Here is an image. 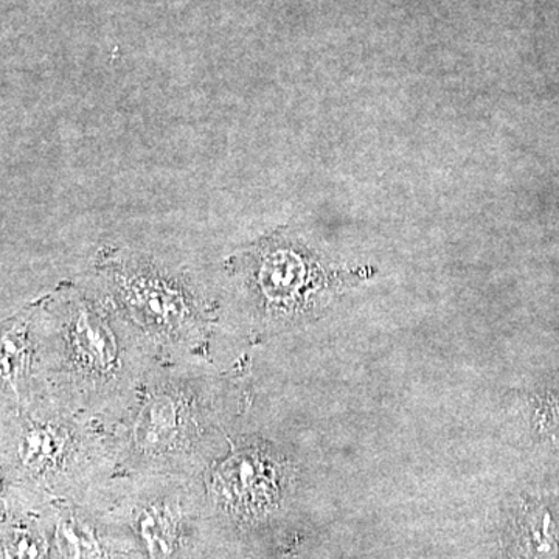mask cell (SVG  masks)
I'll return each mask as SVG.
<instances>
[{
    "label": "cell",
    "mask_w": 559,
    "mask_h": 559,
    "mask_svg": "<svg viewBox=\"0 0 559 559\" xmlns=\"http://www.w3.org/2000/svg\"><path fill=\"white\" fill-rule=\"evenodd\" d=\"M205 385L186 380L154 381L140 400L123 457L142 473L179 474L209 465L212 403Z\"/></svg>",
    "instance_id": "cell-1"
},
{
    "label": "cell",
    "mask_w": 559,
    "mask_h": 559,
    "mask_svg": "<svg viewBox=\"0 0 559 559\" xmlns=\"http://www.w3.org/2000/svg\"><path fill=\"white\" fill-rule=\"evenodd\" d=\"M112 307L153 340L189 342L207 323V311L189 283L146 259L114 257L103 266Z\"/></svg>",
    "instance_id": "cell-2"
},
{
    "label": "cell",
    "mask_w": 559,
    "mask_h": 559,
    "mask_svg": "<svg viewBox=\"0 0 559 559\" xmlns=\"http://www.w3.org/2000/svg\"><path fill=\"white\" fill-rule=\"evenodd\" d=\"M60 362L70 388L83 395V409L108 404L130 392L134 347L114 323L112 308L90 297H73L66 307Z\"/></svg>",
    "instance_id": "cell-3"
},
{
    "label": "cell",
    "mask_w": 559,
    "mask_h": 559,
    "mask_svg": "<svg viewBox=\"0 0 559 559\" xmlns=\"http://www.w3.org/2000/svg\"><path fill=\"white\" fill-rule=\"evenodd\" d=\"M250 260V288L267 314L293 316L312 307L333 282L318 257L299 240L274 237L260 241Z\"/></svg>",
    "instance_id": "cell-4"
},
{
    "label": "cell",
    "mask_w": 559,
    "mask_h": 559,
    "mask_svg": "<svg viewBox=\"0 0 559 559\" xmlns=\"http://www.w3.org/2000/svg\"><path fill=\"white\" fill-rule=\"evenodd\" d=\"M105 451L72 421H33L22 433V468L33 476H90Z\"/></svg>",
    "instance_id": "cell-5"
},
{
    "label": "cell",
    "mask_w": 559,
    "mask_h": 559,
    "mask_svg": "<svg viewBox=\"0 0 559 559\" xmlns=\"http://www.w3.org/2000/svg\"><path fill=\"white\" fill-rule=\"evenodd\" d=\"M280 468L260 448H238L224 460L213 477V491L221 507L250 516L274 506L278 498Z\"/></svg>",
    "instance_id": "cell-6"
},
{
    "label": "cell",
    "mask_w": 559,
    "mask_h": 559,
    "mask_svg": "<svg viewBox=\"0 0 559 559\" xmlns=\"http://www.w3.org/2000/svg\"><path fill=\"white\" fill-rule=\"evenodd\" d=\"M182 485H160L135 503L132 527L148 559H176L186 549L189 514L183 510Z\"/></svg>",
    "instance_id": "cell-7"
},
{
    "label": "cell",
    "mask_w": 559,
    "mask_h": 559,
    "mask_svg": "<svg viewBox=\"0 0 559 559\" xmlns=\"http://www.w3.org/2000/svg\"><path fill=\"white\" fill-rule=\"evenodd\" d=\"M60 540L66 559L108 558L98 530L92 527L87 522L75 520V518L62 522Z\"/></svg>",
    "instance_id": "cell-8"
},
{
    "label": "cell",
    "mask_w": 559,
    "mask_h": 559,
    "mask_svg": "<svg viewBox=\"0 0 559 559\" xmlns=\"http://www.w3.org/2000/svg\"><path fill=\"white\" fill-rule=\"evenodd\" d=\"M525 559H558V539L547 511L533 510L522 525Z\"/></svg>",
    "instance_id": "cell-9"
},
{
    "label": "cell",
    "mask_w": 559,
    "mask_h": 559,
    "mask_svg": "<svg viewBox=\"0 0 559 559\" xmlns=\"http://www.w3.org/2000/svg\"><path fill=\"white\" fill-rule=\"evenodd\" d=\"M43 546L28 535L17 536L14 543L3 550V559H43Z\"/></svg>",
    "instance_id": "cell-10"
},
{
    "label": "cell",
    "mask_w": 559,
    "mask_h": 559,
    "mask_svg": "<svg viewBox=\"0 0 559 559\" xmlns=\"http://www.w3.org/2000/svg\"><path fill=\"white\" fill-rule=\"evenodd\" d=\"M546 417L547 426H549L551 432L558 433L559 436V400L549 404V411H547Z\"/></svg>",
    "instance_id": "cell-11"
},
{
    "label": "cell",
    "mask_w": 559,
    "mask_h": 559,
    "mask_svg": "<svg viewBox=\"0 0 559 559\" xmlns=\"http://www.w3.org/2000/svg\"><path fill=\"white\" fill-rule=\"evenodd\" d=\"M0 500H2V484H0Z\"/></svg>",
    "instance_id": "cell-12"
}]
</instances>
